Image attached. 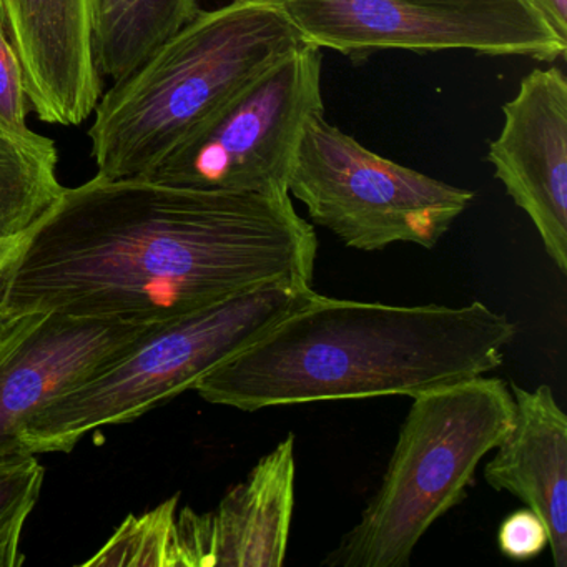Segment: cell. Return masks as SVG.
Masks as SVG:
<instances>
[{
    "label": "cell",
    "instance_id": "1",
    "mask_svg": "<svg viewBox=\"0 0 567 567\" xmlns=\"http://www.w3.org/2000/svg\"><path fill=\"white\" fill-rule=\"evenodd\" d=\"M317 255L287 192L95 175L28 231L6 308L162 323L257 288L313 285Z\"/></svg>",
    "mask_w": 567,
    "mask_h": 567
},
{
    "label": "cell",
    "instance_id": "2",
    "mask_svg": "<svg viewBox=\"0 0 567 567\" xmlns=\"http://www.w3.org/2000/svg\"><path fill=\"white\" fill-rule=\"evenodd\" d=\"M516 324L481 301L398 307L315 295L205 374L208 403L247 413L367 398H416L503 364Z\"/></svg>",
    "mask_w": 567,
    "mask_h": 567
},
{
    "label": "cell",
    "instance_id": "3",
    "mask_svg": "<svg viewBox=\"0 0 567 567\" xmlns=\"http://www.w3.org/2000/svg\"><path fill=\"white\" fill-rule=\"evenodd\" d=\"M301 42L284 0H231L198 12L102 95L89 128L97 175L147 177Z\"/></svg>",
    "mask_w": 567,
    "mask_h": 567
},
{
    "label": "cell",
    "instance_id": "4",
    "mask_svg": "<svg viewBox=\"0 0 567 567\" xmlns=\"http://www.w3.org/2000/svg\"><path fill=\"white\" fill-rule=\"evenodd\" d=\"M383 481L328 567H404L421 537L463 503L514 420L509 384L477 377L411 398Z\"/></svg>",
    "mask_w": 567,
    "mask_h": 567
},
{
    "label": "cell",
    "instance_id": "5",
    "mask_svg": "<svg viewBox=\"0 0 567 567\" xmlns=\"http://www.w3.org/2000/svg\"><path fill=\"white\" fill-rule=\"evenodd\" d=\"M313 285L278 284L162 321L121 357L52 401L24 430L25 453H69L92 431L128 423L178 396L313 300Z\"/></svg>",
    "mask_w": 567,
    "mask_h": 567
},
{
    "label": "cell",
    "instance_id": "6",
    "mask_svg": "<svg viewBox=\"0 0 567 567\" xmlns=\"http://www.w3.org/2000/svg\"><path fill=\"white\" fill-rule=\"evenodd\" d=\"M288 194L315 225L361 251L394 244L433 250L474 200V192L374 154L324 115L305 127Z\"/></svg>",
    "mask_w": 567,
    "mask_h": 567
},
{
    "label": "cell",
    "instance_id": "7",
    "mask_svg": "<svg viewBox=\"0 0 567 567\" xmlns=\"http://www.w3.org/2000/svg\"><path fill=\"white\" fill-rule=\"evenodd\" d=\"M321 51L301 42L144 178L197 190L288 194L305 127L324 115Z\"/></svg>",
    "mask_w": 567,
    "mask_h": 567
},
{
    "label": "cell",
    "instance_id": "8",
    "mask_svg": "<svg viewBox=\"0 0 567 567\" xmlns=\"http://www.w3.org/2000/svg\"><path fill=\"white\" fill-rule=\"evenodd\" d=\"M305 41L343 55L388 49L566 58L526 0H284Z\"/></svg>",
    "mask_w": 567,
    "mask_h": 567
},
{
    "label": "cell",
    "instance_id": "9",
    "mask_svg": "<svg viewBox=\"0 0 567 567\" xmlns=\"http://www.w3.org/2000/svg\"><path fill=\"white\" fill-rule=\"evenodd\" d=\"M157 323L25 315L0 343V460L25 453V426L45 406L121 357Z\"/></svg>",
    "mask_w": 567,
    "mask_h": 567
},
{
    "label": "cell",
    "instance_id": "10",
    "mask_svg": "<svg viewBox=\"0 0 567 567\" xmlns=\"http://www.w3.org/2000/svg\"><path fill=\"white\" fill-rule=\"evenodd\" d=\"M503 128L489 144L494 177L530 218L544 250L567 275V79L536 69L503 105Z\"/></svg>",
    "mask_w": 567,
    "mask_h": 567
},
{
    "label": "cell",
    "instance_id": "11",
    "mask_svg": "<svg viewBox=\"0 0 567 567\" xmlns=\"http://www.w3.org/2000/svg\"><path fill=\"white\" fill-rule=\"evenodd\" d=\"M295 434L265 454L210 513H177V566H284L295 507Z\"/></svg>",
    "mask_w": 567,
    "mask_h": 567
},
{
    "label": "cell",
    "instance_id": "12",
    "mask_svg": "<svg viewBox=\"0 0 567 567\" xmlns=\"http://www.w3.org/2000/svg\"><path fill=\"white\" fill-rule=\"evenodd\" d=\"M4 28L24 72L32 111L78 127L102 97L92 51V0H0Z\"/></svg>",
    "mask_w": 567,
    "mask_h": 567
},
{
    "label": "cell",
    "instance_id": "13",
    "mask_svg": "<svg viewBox=\"0 0 567 567\" xmlns=\"http://www.w3.org/2000/svg\"><path fill=\"white\" fill-rule=\"evenodd\" d=\"M509 388L513 424L484 466V480L523 501L546 523L554 566L566 567L567 416L547 384Z\"/></svg>",
    "mask_w": 567,
    "mask_h": 567
},
{
    "label": "cell",
    "instance_id": "14",
    "mask_svg": "<svg viewBox=\"0 0 567 567\" xmlns=\"http://www.w3.org/2000/svg\"><path fill=\"white\" fill-rule=\"evenodd\" d=\"M198 0H92V51L101 78L117 82L200 12Z\"/></svg>",
    "mask_w": 567,
    "mask_h": 567
},
{
    "label": "cell",
    "instance_id": "15",
    "mask_svg": "<svg viewBox=\"0 0 567 567\" xmlns=\"http://www.w3.org/2000/svg\"><path fill=\"white\" fill-rule=\"evenodd\" d=\"M55 142L0 122V241L28 234L61 197Z\"/></svg>",
    "mask_w": 567,
    "mask_h": 567
},
{
    "label": "cell",
    "instance_id": "16",
    "mask_svg": "<svg viewBox=\"0 0 567 567\" xmlns=\"http://www.w3.org/2000/svg\"><path fill=\"white\" fill-rule=\"evenodd\" d=\"M178 494L144 516H128L84 566H177Z\"/></svg>",
    "mask_w": 567,
    "mask_h": 567
},
{
    "label": "cell",
    "instance_id": "17",
    "mask_svg": "<svg viewBox=\"0 0 567 567\" xmlns=\"http://www.w3.org/2000/svg\"><path fill=\"white\" fill-rule=\"evenodd\" d=\"M45 470L35 454L0 460V567H21L22 533L44 484Z\"/></svg>",
    "mask_w": 567,
    "mask_h": 567
},
{
    "label": "cell",
    "instance_id": "18",
    "mask_svg": "<svg viewBox=\"0 0 567 567\" xmlns=\"http://www.w3.org/2000/svg\"><path fill=\"white\" fill-rule=\"evenodd\" d=\"M497 546L509 559H534L549 546L546 523L529 507L514 511L501 523Z\"/></svg>",
    "mask_w": 567,
    "mask_h": 567
},
{
    "label": "cell",
    "instance_id": "19",
    "mask_svg": "<svg viewBox=\"0 0 567 567\" xmlns=\"http://www.w3.org/2000/svg\"><path fill=\"white\" fill-rule=\"evenodd\" d=\"M28 91L18 54L0 24V122L12 128L28 127Z\"/></svg>",
    "mask_w": 567,
    "mask_h": 567
},
{
    "label": "cell",
    "instance_id": "20",
    "mask_svg": "<svg viewBox=\"0 0 567 567\" xmlns=\"http://www.w3.org/2000/svg\"><path fill=\"white\" fill-rule=\"evenodd\" d=\"M25 235L12 238V240L0 241V343L16 330V327H18L22 318L12 317L8 308H6V301H8L12 271H14L19 255H21Z\"/></svg>",
    "mask_w": 567,
    "mask_h": 567
},
{
    "label": "cell",
    "instance_id": "21",
    "mask_svg": "<svg viewBox=\"0 0 567 567\" xmlns=\"http://www.w3.org/2000/svg\"><path fill=\"white\" fill-rule=\"evenodd\" d=\"M546 28L567 44V0H526Z\"/></svg>",
    "mask_w": 567,
    "mask_h": 567
}]
</instances>
